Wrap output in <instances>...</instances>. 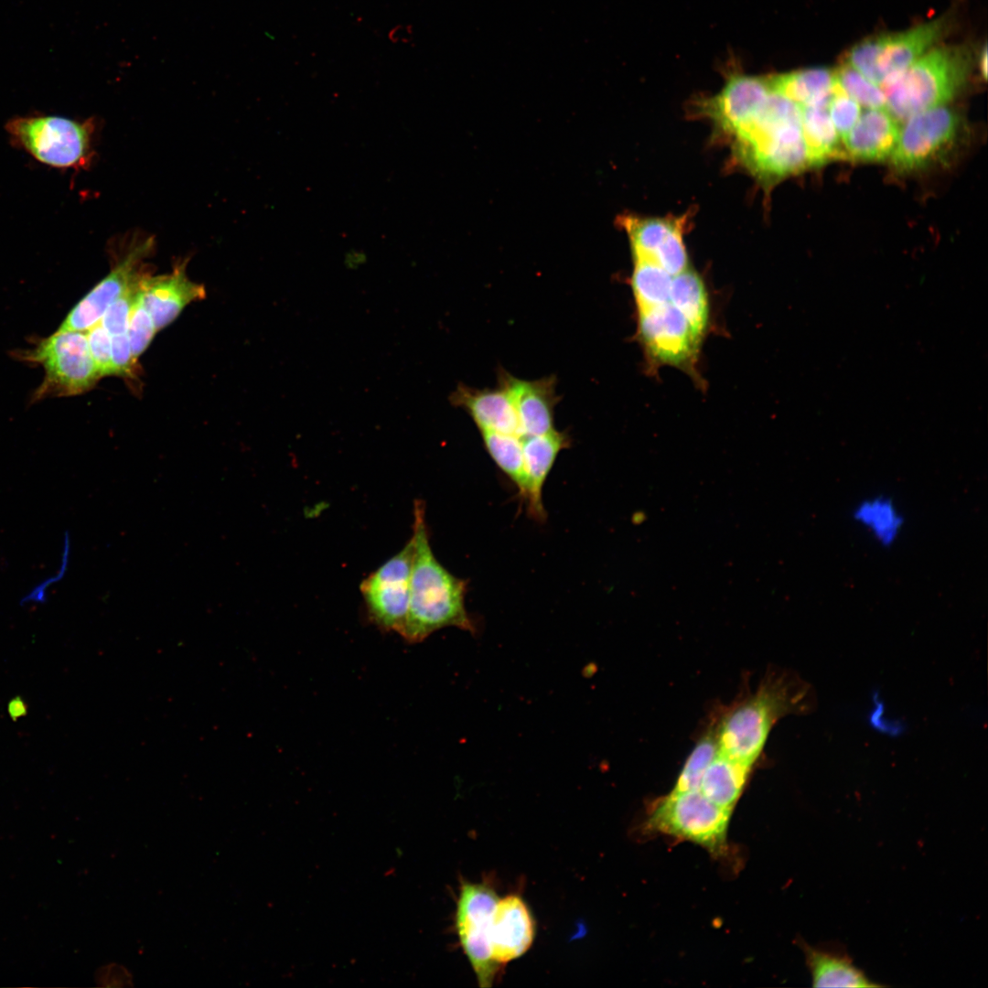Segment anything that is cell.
Returning a JSON list of instances; mask_svg holds the SVG:
<instances>
[{
  "instance_id": "1",
  "label": "cell",
  "mask_w": 988,
  "mask_h": 988,
  "mask_svg": "<svg viewBox=\"0 0 988 988\" xmlns=\"http://www.w3.org/2000/svg\"><path fill=\"white\" fill-rule=\"evenodd\" d=\"M412 536L414 540V557L409 609L400 635L407 642L414 644L446 627L475 633L476 626L465 607L468 580L454 575L434 554L425 519V505L420 499L413 503Z\"/></svg>"
},
{
  "instance_id": "2",
  "label": "cell",
  "mask_w": 988,
  "mask_h": 988,
  "mask_svg": "<svg viewBox=\"0 0 988 988\" xmlns=\"http://www.w3.org/2000/svg\"><path fill=\"white\" fill-rule=\"evenodd\" d=\"M817 703L813 687L798 674L785 670L768 674L717 723L720 752L753 767L777 722L789 714H808Z\"/></svg>"
},
{
  "instance_id": "3",
  "label": "cell",
  "mask_w": 988,
  "mask_h": 988,
  "mask_svg": "<svg viewBox=\"0 0 988 988\" xmlns=\"http://www.w3.org/2000/svg\"><path fill=\"white\" fill-rule=\"evenodd\" d=\"M731 136L739 161L763 182H775L809 166L800 107L772 87L761 109Z\"/></svg>"
},
{
  "instance_id": "4",
  "label": "cell",
  "mask_w": 988,
  "mask_h": 988,
  "mask_svg": "<svg viewBox=\"0 0 988 988\" xmlns=\"http://www.w3.org/2000/svg\"><path fill=\"white\" fill-rule=\"evenodd\" d=\"M971 66L967 47L935 46L883 89L886 109L901 122L945 105L964 87Z\"/></svg>"
},
{
  "instance_id": "5",
  "label": "cell",
  "mask_w": 988,
  "mask_h": 988,
  "mask_svg": "<svg viewBox=\"0 0 988 988\" xmlns=\"http://www.w3.org/2000/svg\"><path fill=\"white\" fill-rule=\"evenodd\" d=\"M733 810L722 807L699 789L671 790L657 799L647 813L643 830L696 843L714 856L728 851L727 831Z\"/></svg>"
},
{
  "instance_id": "6",
  "label": "cell",
  "mask_w": 988,
  "mask_h": 988,
  "mask_svg": "<svg viewBox=\"0 0 988 988\" xmlns=\"http://www.w3.org/2000/svg\"><path fill=\"white\" fill-rule=\"evenodd\" d=\"M5 130L13 145L54 168H86L93 156L95 124L92 119L19 116L8 120Z\"/></svg>"
},
{
  "instance_id": "7",
  "label": "cell",
  "mask_w": 988,
  "mask_h": 988,
  "mask_svg": "<svg viewBox=\"0 0 988 988\" xmlns=\"http://www.w3.org/2000/svg\"><path fill=\"white\" fill-rule=\"evenodd\" d=\"M948 24L942 16L904 31L868 38L850 49L845 62L884 89L936 46Z\"/></svg>"
},
{
  "instance_id": "8",
  "label": "cell",
  "mask_w": 988,
  "mask_h": 988,
  "mask_svg": "<svg viewBox=\"0 0 988 988\" xmlns=\"http://www.w3.org/2000/svg\"><path fill=\"white\" fill-rule=\"evenodd\" d=\"M26 360L45 370L36 398L76 395L92 388L101 379L91 358L86 331H56L34 349L25 351Z\"/></svg>"
},
{
  "instance_id": "9",
  "label": "cell",
  "mask_w": 988,
  "mask_h": 988,
  "mask_svg": "<svg viewBox=\"0 0 988 988\" xmlns=\"http://www.w3.org/2000/svg\"><path fill=\"white\" fill-rule=\"evenodd\" d=\"M414 540L371 572L360 584L369 619L384 631L403 628L409 609Z\"/></svg>"
},
{
  "instance_id": "10",
  "label": "cell",
  "mask_w": 988,
  "mask_h": 988,
  "mask_svg": "<svg viewBox=\"0 0 988 988\" xmlns=\"http://www.w3.org/2000/svg\"><path fill=\"white\" fill-rule=\"evenodd\" d=\"M960 128L958 113L945 105L912 115L900 128L890 156L892 166L899 173L929 166L953 145Z\"/></svg>"
},
{
  "instance_id": "11",
  "label": "cell",
  "mask_w": 988,
  "mask_h": 988,
  "mask_svg": "<svg viewBox=\"0 0 988 988\" xmlns=\"http://www.w3.org/2000/svg\"><path fill=\"white\" fill-rule=\"evenodd\" d=\"M496 892L483 884L463 883L455 913V929L478 984L488 988L498 972L499 964L492 959L489 930Z\"/></svg>"
},
{
  "instance_id": "12",
  "label": "cell",
  "mask_w": 988,
  "mask_h": 988,
  "mask_svg": "<svg viewBox=\"0 0 988 988\" xmlns=\"http://www.w3.org/2000/svg\"><path fill=\"white\" fill-rule=\"evenodd\" d=\"M638 337L649 358L660 365L692 369L702 339L670 303L637 312Z\"/></svg>"
},
{
  "instance_id": "13",
  "label": "cell",
  "mask_w": 988,
  "mask_h": 988,
  "mask_svg": "<svg viewBox=\"0 0 988 988\" xmlns=\"http://www.w3.org/2000/svg\"><path fill=\"white\" fill-rule=\"evenodd\" d=\"M153 248L151 237L131 242L110 273L73 306L58 331H87L98 323L109 306L145 274L142 264Z\"/></svg>"
},
{
  "instance_id": "14",
  "label": "cell",
  "mask_w": 988,
  "mask_h": 988,
  "mask_svg": "<svg viewBox=\"0 0 988 988\" xmlns=\"http://www.w3.org/2000/svg\"><path fill=\"white\" fill-rule=\"evenodd\" d=\"M620 220L628 235L634 261L653 263L671 275L690 268L680 220L628 215Z\"/></svg>"
},
{
  "instance_id": "15",
  "label": "cell",
  "mask_w": 988,
  "mask_h": 988,
  "mask_svg": "<svg viewBox=\"0 0 988 988\" xmlns=\"http://www.w3.org/2000/svg\"><path fill=\"white\" fill-rule=\"evenodd\" d=\"M770 91L768 76L732 72L717 94L702 102V111L732 135L761 109Z\"/></svg>"
},
{
  "instance_id": "16",
  "label": "cell",
  "mask_w": 988,
  "mask_h": 988,
  "mask_svg": "<svg viewBox=\"0 0 988 988\" xmlns=\"http://www.w3.org/2000/svg\"><path fill=\"white\" fill-rule=\"evenodd\" d=\"M498 384L510 396L522 437L546 434L554 429V410L560 401L555 375L529 381L499 369Z\"/></svg>"
},
{
  "instance_id": "17",
  "label": "cell",
  "mask_w": 988,
  "mask_h": 988,
  "mask_svg": "<svg viewBox=\"0 0 988 988\" xmlns=\"http://www.w3.org/2000/svg\"><path fill=\"white\" fill-rule=\"evenodd\" d=\"M139 294L158 331L172 323L189 303L203 299L206 290L187 276L186 263L182 262L169 274H145L140 281Z\"/></svg>"
},
{
  "instance_id": "18",
  "label": "cell",
  "mask_w": 988,
  "mask_h": 988,
  "mask_svg": "<svg viewBox=\"0 0 988 988\" xmlns=\"http://www.w3.org/2000/svg\"><path fill=\"white\" fill-rule=\"evenodd\" d=\"M535 923L525 901L518 895L499 898L493 910L489 943L492 959L504 964L522 956L532 946Z\"/></svg>"
},
{
  "instance_id": "19",
  "label": "cell",
  "mask_w": 988,
  "mask_h": 988,
  "mask_svg": "<svg viewBox=\"0 0 988 988\" xmlns=\"http://www.w3.org/2000/svg\"><path fill=\"white\" fill-rule=\"evenodd\" d=\"M571 446L568 433L555 428L546 434L522 437L525 487L522 499L527 512L533 520L543 521L546 511L542 503V489L559 453Z\"/></svg>"
},
{
  "instance_id": "20",
  "label": "cell",
  "mask_w": 988,
  "mask_h": 988,
  "mask_svg": "<svg viewBox=\"0 0 988 988\" xmlns=\"http://www.w3.org/2000/svg\"><path fill=\"white\" fill-rule=\"evenodd\" d=\"M450 402L466 411L480 432H499L522 437L510 396L499 384L492 389H478L459 383L450 395Z\"/></svg>"
},
{
  "instance_id": "21",
  "label": "cell",
  "mask_w": 988,
  "mask_h": 988,
  "mask_svg": "<svg viewBox=\"0 0 988 988\" xmlns=\"http://www.w3.org/2000/svg\"><path fill=\"white\" fill-rule=\"evenodd\" d=\"M899 124L887 109L867 108L842 138L847 158L872 162L890 156L899 136Z\"/></svg>"
},
{
  "instance_id": "22",
  "label": "cell",
  "mask_w": 988,
  "mask_h": 988,
  "mask_svg": "<svg viewBox=\"0 0 988 988\" xmlns=\"http://www.w3.org/2000/svg\"><path fill=\"white\" fill-rule=\"evenodd\" d=\"M805 955V962L813 987H882L872 981L853 961L843 945L825 943L811 946L802 939L798 943Z\"/></svg>"
},
{
  "instance_id": "23",
  "label": "cell",
  "mask_w": 988,
  "mask_h": 988,
  "mask_svg": "<svg viewBox=\"0 0 988 988\" xmlns=\"http://www.w3.org/2000/svg\"><path fill=\"white\" fill-rule=\"evenodd\" d=\"M829 101L800 106L809 166H820L831 160L848 159L843 140L829 114Z\"/></svg>"
},
{
  "instance_id": "24",
  "label": "cell",
  "mask_w": 988,
  "mask_h": 988,
  "mask_svg": "<svg viewBox=\"0 0 988 988\" xmlns=\"http://www.w3.org/2000/svg\"><path fill=\"white\" fill-rule=\"evenodd\" d=\"M852 520L883 548L895 545L905 525L904 515L894 499L886 494L859 500L852 510Z\"/></svg>"
},
{
  "instance_id": "25",
  "label": "cell",
  "mask_w": 988,
  "mask_h": 988,
  "mask_svg": "<svg viewBox=\"0 0 988 988\" xmlns=\"http://www.w3.org/2000/svg\"><path fill=\"white\" fill-rule=\"evenodd\" d=\"M752 768L719 752L705 769L698 789L714 803L733 810L746 788Z\"/></svg>"
},
{
  "instance_id": "26",
  "label": "cell",
  "mask_w": 988,
  "mask_h": 988,
  "mask_svg": "<svg viewBox=\"0 0 988 988\" xmlns=\"http://www.w3.org/2000/svg\"><path fill=\"white\" fill-rule=\"evenodd\" d=\"M772 89L799 106L830 100L836 84L834 72L809 68L768 76Z\"/></svg>"
},
{
  "instance_id": "27",
  "label": "cell",
  "mask_w": 988,
  "mask_h": 988,
  "mask_svg": "<svg viewBox=\"0 0 988 988\" xmlns=\"http://www.w3.org/2000/svg\"><path fill=\"white\" fill-rule=\"evenodd\" d=\"M670 304L685 317L695 333L703 338L709 324L710 306L704 283L696 272L689 268L673 275Z\"/></svg>"
},
{
  "instance_id": "28",
  "label": "cell",
  "mask_w": 988,
  "mask_h": 988,
  "mask_svg": "<svg viewBox=\"0 0 988 988\" xmlns=\"http://www.w3.org/2000/svg\"><path fill=\"white\" fill-rule=\"evenodd\" d=\"M672 277L673 275L653 263L634 261L630 285L637 311L670 303Z\"/></svg>"
},
{
  "instance_id": "29",
  "label": "cell",
  "mask_w": 988,
  "mask_h": 988,
  "mask_svg": "<svg viewBox=\"0 0 988 988\" xmlns=\"http://www.w3.org/2000/svg\"><path fill=\"white\" fill-rule=\"evenodd\" d=\"M484 446L499 468L517 487L521 498L525 487L522 437L499 432H480Z\"/></svg>"
},
{
  "instance_id": "30",
  "label": "cell",
  "mask_w": 988,
  "mask_h": 988,
  "mask_svg": "<svg viewBox=\"0 0 988 988\" xmlns=\"http://www.w3.org/2000/svg\"><path fill=\"white\" fill-rule=\"evenodd\" d=\"M717 725L710 729L697 741L685 760L671 790L698 789L701 779L714 757L719 754Z\"/></svg>"
},
{
  "instance_id": "31",
  "label": "cell",
  "mask_w": 988,
  "mask_h": 988,
  "mask_svg": "<svg viewBox=\"0 0 988 988\" xmlns=\"http://www.w3.org/2000/svg\"><path fill=\"white\" fill-rule=\"evenodd\" d=\"M834 75L843 91L860 105L886 109V97L883 89L847 62H843L834 71Z\"/></svg>"
},
{
  "instance_id": "32",
  "label": "cell",
  "mask_w": 988,
  "mask_h": 988,
  "mask_svg": "<svg viewBox=\"0 0 988 988\" xmlns=\"http://www.w3.org/2000/svg\"><path fill=\"white\" fill-rule=\"evenodd\" d=\"M156 331L152 317L142 302L138 288L137 295L129 315L127 327L132 354L136 361L138 357L147 349Z\"/></svg>"
},
{
  "instance_id": "33",
  "label": "cell",
  "mask_w": 988,
  "mask_h": 988,
  "mask_svg": "<svg viewBox=\"0 0 988 988\" xmlns=\"http://www.w3.org/2000/svg\"><path fill=\"white\" fill-rule=\"evenodd\" d=\"M828 111L841 138L853 128L862 113L861 105L847 95L837 81L828 103Z\"/></svg>"
},
{
  "instance_id": "34",
  "label": "cell",
  "mask_w": 988,
  "mask_h": 988,
  "mask_svg": "<svg viewBox=\"0 0 988 988\" xmlns=\"http://www.w3.org/2000/svg\"><path fill=\"white\" fill-rule=\"evenodd\" d=\"M142 277L113 302L102 317L100 322L110 336L127 333L129 315Z\"/></svg>"
},
{
  "instance_id": "35",
  "label": "cell",
  "mask_w": 988,
  "mask_h": 988,
  "mask_svg": "<svg viewBox=\"0 0 988 988\" xmlns=\"http://www.w3.org/2000/svg\"><path fill=\"white\" fill-rule=\"evenodd\" d=\"M88 345L99 375H114L111 336L99 321L86 331Z\"/></svg>"
},
{
  "instance_id": "36",
  "label": "cell",
  "mask_w": 988,
  "mask_h": 988,
  "mask_svg": "<svg viewBox=\"0 0 988 988\" xmlns=\"http://www.w3.org/2000/svg\"><path fill=\"white\" fill-rule=\"evenodd\" d=\"M111 348L114 375L133 378L138 366L127 333L111 336Z\"/></svg>"
},
{
  "instance_id": "37",
  "label": "cell",
  "mask_w": 988,
  "mask_h": 988,
  "mask_svg": "<svg viewBox=\"0 0 988 988\" xmlns=\"http://www.w3.org/2000/svg\"><path fill=\"white\" fill-rule=\"evenodd\" d=\"M96 981L101 986H131L133 985V975L124 965L113 962L101 967L97 971Z\"/></svg>"
},
{
  "instance_id": "38",
  "label": "cell",
  "mask_w": 988,
  "mask_h": 988,
  "mask_svg": "<svg viewBox=\"0 0 988 988\" xmlns=\"http://www.w3.org/2000/svg\"><path fill=\"white\" fill-rule=\"evenodd\" d=\"M7 711L11 719L16 721L27 714V705L20 696H16L9 701Z\"/></svg>"
},
{
  "instance_id": "39",
  "label": "cell",
  "mask_w": 988,
  "mask_h": 988,
  "mask_svg": "<svg viewBox=\"0 0 988 988\" xmlns=\"http://www.w3.org/2000/svg\"><path fill=\"white\" fill-rule=\"evenodd\" d=\"M979 67H980V70H981V73L985 78L986 73H987V50H986L985 47L983 48V51L980 54Z\"/></svg>"
}]
</instances>
